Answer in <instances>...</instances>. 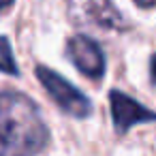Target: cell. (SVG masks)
Masks as SVG:
<instances>
[{
  "label": "cell",
  "mask_w": 156,
  "mask_h": 156,
  "mask_svg": "<svg viewBox=\"0 0 156 156\" xmlns=\"http://www.w3.org/2000/svg\"><path fill=\"white\" fill-rule=\"evenodd\" d=\"M66 54H69V60L77 66V71H81L90 79H101L105 75L103 49L90 37H86V34L71 37L66 43Z\"/></svg>",
  "instance_id": "cell-3"
},
{
  "label": "cell",
  "mask_w": 156,
  "mask_h": 156,
  "mask_svg": "<svg viewBox=\"0 0 156 156\" xmlns=\"http://www.w3.org/2000/svg\"><path fill=\"white\" fill-rule=\"evenodd\" d=\"M47 139L39 107L26 94H0V156H37Z\"/></svg>",
  "instance_id": "cell-1"
},
{
  "label": "cell",
  "mask_w": 156,
  "mask_h": 156,
  "mask_svg": "<svg viewBox=\"0 0 156 156\" xmlns=\"http://www.w3.org/2000/svg\"><path fill=\"white\" fill-rule=\"evenodd\" d=\"M0 73H7V75H17L20 69L15 64L13 51H11V43L9 39L0 37Z\"/></svg>",
  "instance_id": "cell-5"
},
{
  "label": "cell",
  "mask_w": 156,
  "mask_h": 156,
  "mask_svg": "<svg viewBox=\"0 0 156 156\" xmlns=\"http://www.w3.org/2000/svg\"><path fill=\"white\" fill-rule=\"evenodd\" d=\"M109 107H111L113 126H115V130L120 135H124L135 124H143V122H154L156 120L154 111H150L147 107H143L141 103H137L135 98H130L128 94H124L120 90H111Z\"/></svg>",
  "instance_id": "cell-4"
},
{
  "label": "cell",
  "mask_w": 156,
  "mask_h": 156,
  "mask_svg": "<svg viewBox=\"0 0 156 156\" xmlns=\"http://www.w3.org/2000/svg\"><path fill=\"white\" fill-rule=\"evenodd\" d=\"M37 77L43 83L45 92L56 101V105L62 111H66V113H71L75 118H88L92 113V105H90L88 96L83 92H79L71 81H66L56 71H51L47 66H39Z\"/></svg>",
  "instance_id": "cell-2"
},
{
  "label": "cell",
  "mask_w": 156,
  "mask_h": 156,
  "mask_svg": "<svg viewBox=\"0 0 156 156\" xmlns=\"http://www.w3.org/2000/svg\"><path fill=\"white\" fill-rule=\"evenodd\" d=\"M135 2L141 7H156V0H135Z\"/></svg>",
  "instance_id": "cell-7"
},
{
  "label": "cell",
  "mask_w": 156,
  "mask_h": 156,
  "mask_svg": "<svg viewBox=\"0 0 156 156\" xmlns=\"http://www.w3.org/2000/svg\"><path fill=\"white\" fill-rule=\"evenodd\" d=\"M150 77H152V81L156 86V54L152 56V62H150Z\"/></svg>",
  "instance_id": "cell-6"
},
{
  "label": "cell",
  "mask_w": 156,
  "mask_h": 156,
  "mask_svg": "<svg viewBox=\"0 0 156 156\" xmlns=\"http://www.w3.org/2000/svg\"><path fill=\"white\" fill-rule=\"evenodd\" d=\"M15 2V0H0V11H5V9H9L11 5Z\"/></svg>",
  "instance_id": "cell-8"
}]
</instances>
